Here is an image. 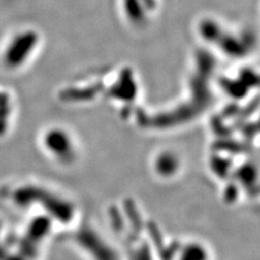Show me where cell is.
Here are the masks:
<instances>
[{"instance_id": "cell-2", "label": "cell", "mask_w": 260, "mask_h": 260, "mask_svg": "<svg viewBox=\"0 0 260 260\" xmlns=\"http://www.w3.org/2000/svg\"><path fill=\"white\" fill-rule=\"evenodd\" d=\"M7 103H8V96L4 93H0V110L5 107Z\"/></svg>"}, {"instance_id": "cell-1", "label": "cell", "mask_w": 260, "mask_h": 260, "mask_svg": "<svg viewBox=\"0 0 260 260\" xmlns=\"http://www.w3.org/2000/svg\"><path fill=\"white\" fill-rule=\"evenodd\" d=\"M31 35L23 34L16 37L11 45L8 47L5 53V62L10 68L18 67L23 62V59L28 53L29 48L31 46Z\"/></svg>"}]
</instances>
